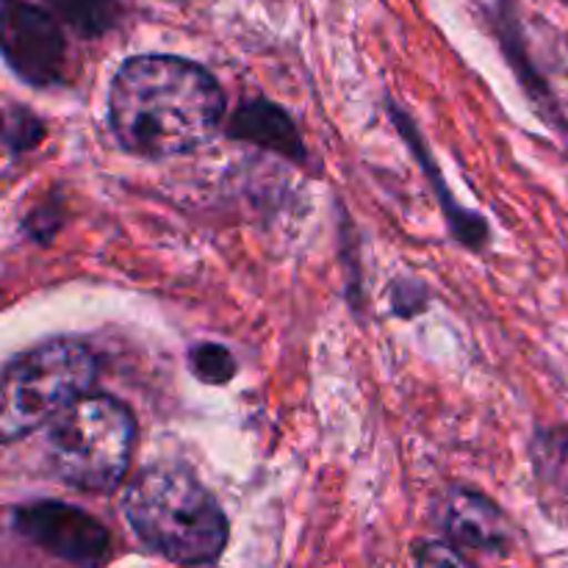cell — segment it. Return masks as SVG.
Masks as SVG:
<instances>
[{"instance_id":"cell-1","label":"cell","mask_w":568,"mask_h":568,"mask_svg":"<svg viewBox=\"0 0 568 568\" xmlns=\"http://www.w3.org/2000/svg\"><path fill=\"white\" fill-rule=\"evenodd\" d=\"M225 94L205 67L178 55H133L109 92V125L120 148L142 159L197 150L220 131Z\"/></svg>"},{"instance_id":"cell-2","label":"cell","mask_w":568,"mask_h":568,"mask_svg":"<svg viewBox=\"0 0 568 568\" xmlns=\"http://www.w3.org/2000/svg\"><path fill=\"white\" fill-rule=\"evenodd\" d=\"M122 508L144 547L170 564H214L227 544L225 510L183 466L159 464L139 471Z\"/></svg>"},{"instance_id":"cell-3","label":"cell","mask_w":568,"mask_h":568,"mask_svg":"<svg viewBox=\"0 0 568 568\" xmlns=\"http://www.w3.org/2000/svg\"><path fill=\"white\" fill-rule=\"evenodd\" d=\"M98 381V355L70 338L44 342L17 355L3 372L0 436L17 442L50 427L64 410L89 397Z\"/></svg>"},{"instance_id":"cell-4","label":"cell","mask_w":568,"mask_h":568,"mask_svg":"<svg viewBox=\"0 0 568 568\" xmlns=\"http://www.w3.org/2000/svg\"><path fill=\"white\" fill-rule=\"evenodd\" d=\"M136 422L125 403L89 394L48 427L50 471L81 491H111L128 475Z\"/></svg>"},{"instance_id":"cell-5","label":"cell","mask_w":568,"mask_h":568,"mask_svg":"<svg viewBox=\"0 0 568 568\" xmlns=\"http://www.w3.org/2000/svg\"><path fill=\"white\" fill-rule=\"evenodd\" d=\"M11 530L39 552L75 568H98L111 549L109 532L92 514L53 499L11 510Z\"/></svg>"},{"instance_id":"cell-6","label":"cell","mask_w":568,"mask_h":568,"mask_svg":"<svg viewBox=\"0 0 568 568\" xmlns=\"http://www.w3.org/2000/svg\"><path fill=\"white\" fill-rule=\"evenodd\" d=\"M3 55L33 87L64 78L67 42L59 20L33 0H3Z\"/></svg>"},{"instance_id":"cell-7","label":"cell","mask_w":568,"mask_h":568,"mask_svg":"<svg viewBox=\"0 0 568 568\" xmlns=\"http://www.w3.org/2000/svg\"><path fill=\"white\" fill-rule=\"evenodd\" d=\"M438 525L458 547L499 552L508 547L510 527L503 510L471 488H453L438 508Z\"/></svg>"},{"instance_id":"cell-8","label":"cell","mask_w":568,"mask_h":568,"mask_svg":"<svg viewBox=\"0 0 568 568\" xmlns=\"http://www.w3.org/2000/svg\"><path fill=\"white\" fill-rule=\"evenodd\" d=\"M227 133L233 139H244V142H253L258 148L272 150V153L288 155V159H305V144L300 139L297 128H294L292 116L275 103H266V100H253V103H244L242 109L233 114Z\"/></svg>"},{"instance_id":"cell-9","label":"cell","mask_w":568,"mask_h":568,"mask_svg":"<svg viewBox=\"0 0 568 568\" xmlns=\"http://www.w3.org/2000/svg\"><path fill=\"white\" fill-rule=\"evenodd\" d=\"M532 464L544 486L568 503V430H544L532 442Z\"/></svg>"},{"instance_id":"cell-10","label":"cell","mask_w":568,"mask_h":568,"mask_svg":"<svg viewBox=\"0 0 568 568\" xmlns=\"http://www.w3.org/2000/svg\"><path fill=\"white\" fill-rule=\"evenodd\" d=\"M81 33H100L114 22V0H33Z\"/></svg>"},{"instance_id":"cell-11","label":"cell","mask_w":568,"mask_h":568,"mask_svg":"<svg viewBox=\"0 0 568 568\" xmlns=\"http://www.w3.org/2000/svg\"><path fill=\"white\" fill-rule=\"evenodd\" d=\"M189 366L197 381L209 383V386H222L236 375V358L231 349L222 344H200L189 353Z\"/></svg>"},{"instance_id":"cell-12","label":"cell","mask_w":568,"mask_h":568,"mask_svg":"<svg viewBox=\"0 0 568 568\" xmlns=\"http://www.w3.org/2000/svg\"><path fill=\"white\" fill-rule=\"evenodd\" d=\"M414 560L416 568H475L466 560V555H460V549H455L447 541L416 544Z\"/></svg>"},{"instance_id":"cell-13","label":"cell","mask_w":568,"mask_h":568,"mask_svg":"<svg viewBox=\"0 0 568 568\" xmlns=\"http://www.w3.org/2000/svg\"><path fill=\"white\" fill-rule=\"evenodd\" d=\"M39 136H42L39 120H33L28 111H9V116H6V148H9L11 153H14V150L31 148Z\"/></svg>"}]
</instances>
